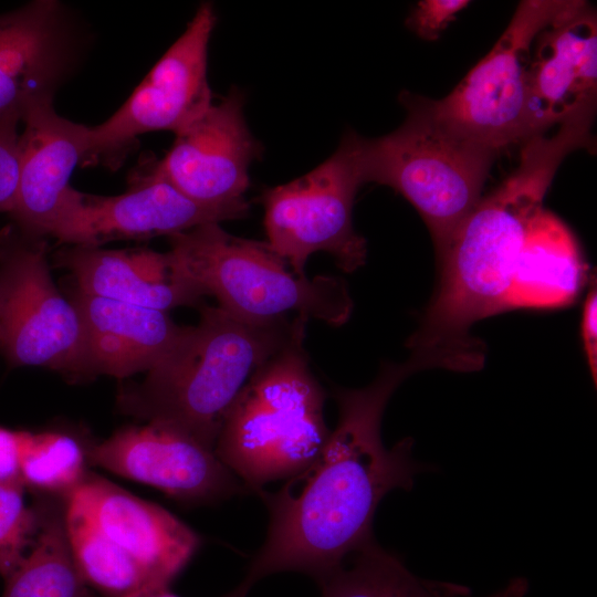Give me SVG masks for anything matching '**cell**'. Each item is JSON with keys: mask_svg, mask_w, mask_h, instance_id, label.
Wrapping results in <instances>:
<instances>
[{"mask_svg": "<svg viewBox=\"0 0 597 597\" xmlns=\"http://www.w3.org/2000/svg\"><path fill=\"white\" fill-rule=\"evenodd\" d=\"M410 352L406 362H383L363 388L333 387L338 422L322 452L277 491L256 493L269 511L266 538L229 597H247L260 579L282 572L305 574L320 585L347 556L375 542L373 522L380 501L395 489L410 490L426 470L411 457V438L384 446L385 408L409 376L453 365L442 349Z\"/></svg>", "mask_w": 597, "mask_h": 597, "instance_id": "cell-1", "label": "cell"}, {"mask_svg": "<svg viewBox=\"0 0 597 597\" xmlns=\"http://www.w3.org/2000/svg\"><path fill=\"white\" fill-rule=\"evenodd\" d=\"M595 113L580 108L549 136L522 143L517 167L475 207L452 233L439 256L440 281L410 350L463 347L476 321L505 311L504 303L528 226L543 208L552 180L568 154L595 148Z\"/></svg>", "mask_w": 597, "mask_h": 597, "instance_id": "cell-2", "label": "cell"}, {"mask_svg": "<svg viewBox=\"0 0 597 597\" xmlns=\"http://www.w3.org/2000/svg\"><path fill=\"white\" fill-rule=\"evenodd\" d=\"M146 378L123 388L119 409L172 426L213 448L232 402L253 373L290 338L293 318L242 321L219 306L201 307Z\"/></svg>", "mask_w": 597, "mask_h": 597, "instance_id": "cell-3", "label": "cell"}, {"mask_svg": "<svg viewBox=\"0 0 597 597\" xmlns=\"http://www.w3.org/2000/svg\"><path fill=\"white\" fill-rule=\"evenodd\" d=\"M307 321L294 316L289 341L243 386L214 443L217 457L252 494L305 469L331 434L325 392L304 348Z\"/></svg>", "mask_w": 597, "mask_h": 597, "instance_id": "cell-4", "label": "cell"}, {"mask_svg": "<svg viewBox=\"0 0 597 597\" xmlns=\"http://www.w3.org/2000/svg\"><path fill=\"white\" fill-rule=\"evenodd\" d=\"M404 123L373 139L357 138L363 184L388 186L419 212L438 258L452 233L481 199L500 153L444 119L434 100L401 92Z\"/></svg>", "mask_w": 597, "mask_h": 597, "instance_id": "cell-5", "label": "cell"}, {"mask_svg": "<svg viewBox=\"0 0 597 597\" xmlns=\"http://www.w3.org/2000/svg\"><path fill=\"white\" fill-rule=\"evenodd\" d=\"M168 238L185 275L242 321L269 323L294 313L338 326L352 314L353 300L342 277L297 276L268 242L232 235L219 223Z\"/></svg>", "mask_w": 597, "mask_h": 597, "instance_id": "cell-6", "label": "cell"}, {"mask_svg": "<svg viewBox=\"0 0 597 597\" xmlns=\"http://www.w3.org/2000/svg\"><path fill=\"white\" fill-rule=\"evenodd\" d=\"M358 135L348 130L335 153L310 172L261 195L268 243L301 277L307 259L328 253L350 273L366 262V240L353 226V206L363 185Z\"/></svg>", "mask_w": 597, "mask_h": 597, "instance_id": "cell-7", "label": "cell"}, {"mask_svg": "<svg viewBox=\"0 0 597 597\" xmlns=\"http://www.w3.org/2000/svg\"><path fill=\"white\" fill-rule=\"evenodd\" d=\"M575 0H524L491 51L442 100L438 113L498 150L531 138L528 72L536 35Z\"/></svg>", "mask_w": 597, "mask_h": 597, "instance_id": "cell-8", "label": "cell"}, {"mask_svg": "<svg viewBox=\"0 0 597 597\" xmlns=\"http://www.w3.org/2000/svg\"><path fill=\"white\" fill-rule=\"evenodd\" d=\"M0 350L15 366L91 376L81 314L56 289L41 243L15 247L0 266Z\"/></svg>", "mask_w": 597, "mask_h": 597, "instance_id": "cell-9", "label": "cell"}, {"mask_svg": "<svg viewBox=\"0 0 597 597\" xmlns=\"http://www.w3.org/2000/svg\"><path fill=\"white\" fill-rule=\"evenodd\" d=\"M216 21L213 7L202 3L127 101L108 119L88 127L85 158L118 151L145 133L177 134L212 105L207 56Z\"/></svg>", "mask_w": 597, "mask_h": 597, "instance_id": "cell-10", "label": "cell"}, {"mask_svg": "<svg viewBox=\"0 0 597 597\" xmlns=\"http://www.w3.org/2000/svg\"><path fill=\"white\" fill-rule=\"evenodd\" d=\"M249 210L247 200L227 207L196 202L150 166L122 195L92 196L72 188L51 235L71 245L100 247L113 240L171 237L245 218Z\"/></svg>", "mask_w": 597, "mask_h": 597, "instance_id": "cell-11", "label": "cell"}, {"mask_svg": "<svg viewBox=\"0 0 597 597\" xmlns=\"http://www.w3.org/2000/svg\"><path fill=\"white\" fill-rule=\"evenodd\" d=\"M90 464L156 488L188 505L249 494L210 448L166 423L128 426L86 448Z\"/></svg>", "mask_w": 597, "mask_h": 597, "instance_id": "cell-12", "label": "cell"}, {"mask_svg": "<svg viewBox=\"0 0 597 597\" xmlns=\"http://www.w3.org/2000/svg\"><path fill=\"white\" fill-rule=\"evenodd\" d=\"M244 95L232 87L220 103L176 134L166 156L151 165L196 202L227 207L245 201L250 165L262 155L243 114Z\"/></svg>", "mask_w": 597, "mask_h": 597, "instance_id": "cell-13", "label": "cell"}, {"mask_svg": "<svg viewBox=\"0 0 597 597\" xmlns=\"http://www.w3.org/2000/svg\"><path fill=\"white\" fill-rule=\"evenodd\" d=\"M65 500L129 553L156 587H169L201 543L169 511L90 471Z\"/></svg>", "mask_w": 597, "mask_h": 597, "instance_id": "cell-14", "label": "cell"}, {"mask_svg": "<svg viewBox=\"0 0 597 597\" xmlns=\"http://www.w3.org/2000/svg\"><path fill=\"white\" fill-rule=\"evenodd\" d=\"M532 49L527 100L531 137L544 134L578 108L596 104L595 10L575 0L536 35Z\"/></svg>", "mask_w": 597, "mask_h": 597, "instance_id": "cell-15", "label": "cell"}, {"mask_svg": "<svg viewBox=\"0 0 597 597\" xmlns=\"http://www.w3.org/2000/svg\"><path fill=\"white\" fill-rule=\"evenodd\" d=\"M72 38L61 3L32 1L0 14V119L53 100L72 61Z\"/></svg>", "mask_w": 597, "mask_h": 597, "instance_id": "cell-16", "label": "cell"}, {"mask_svg": "<svg viewBox=\"0 0 597 597\" xmlns=\"http://www.w3.org/2000/svg\"><path fill=\"white\" fill-rule=\"evenodd\" d=\"M52 101L34 104L21 118L20 182L11 216L32 238L51 235L72 189V172L86 155L88 127L56 114Z\"/></svg>", "mask_w": 597, "mask_h": 597, "instance_id": "cell-17", "label": "cell"}, {"mask_svg": "<svg viewBox=\"0 0 597 597\" xmlns=\"http://www.w3.org/2000/svg\"><path fill=\"white\" fill-rule=\"evenodd\" d=\"M56 262L87 295L163 312L197 305L205 296L169 251L71 245L59 252Z\"/></svg>", "mask_w": 597, "mask_h": 597, "instance_id": "cell-18", "label": "cell"}, {"mask_svg": "<svg viewBox=\"0 0 597 597\" xmlns=\"http://www.w3.org/2000/svg\"><path fill=\"white\" fill-rule=\"evenodd\" d=\"M85 329L91 376L126 378L148 371L170 349L184 326L154 308L77 292L72 298Z\"/></svg>", "mask_w": 597, "mask_h": 597, "instance_id": "cell-19", "label": "cell"}, {"mask_svg": "<svg viewBox=\"0 0 597 597\" xmlns=\"http://www.w3.org/2000/svg\"><path fill=\"white\" fill-rule=\"evenodd\" d=\"M585 263L568 227L542 208L531 221L505 298L510 308H557L572 304Z\"/></svg>", "mask_w": 597, "mask_h": 597, "instance_id": "cell-20", "label": "cell"}, {"mask_svg": "<svg viewBox=\"0 0 597 597\" xmlns=\"http://www.w3.org/2000/svg\"><path fill=\"white\" fill-rule=\"evenodd\" d=\"M320 586L321 597H473L463 585L416 576L376 541L353 554L349 566H341ZM527 589V580L516 577L488 597H524Z\"/></svg>", "mask_w": 597, "mask_h": 597, "instance_id": "cell-21", "label": "cell"}, {"mask_svg": "<svg viewBox=\"0 0 597 597\" xmlns=\"http://www.w3.org/2000/svg\"><path fill=\"white\" fill-rule=\"evenodd\" d=\"M40 526L34 544L6 579L2 597H95L73 557L63 506L38 509Z\"/></svg>", "mask_w": 597, "mask_h": 597, "instance_id": "cell-22", "label": "cell"}, {"mask_svg": "<svg viewBox=\"0 0 597 597\" xmlns=\"http://www.w3.org/2000/svg\"><path fill=\"white\" fill-rule=\"evenodd\" d=\"M70 547L87 586L105 597H126L156 587L143 566L105 535L77 506L65 500Z\"/></svg>", "mask_w": 597, "mask_h": 597, "instance_id": "cell-23", "label": "cell"}, {"mask_svg": "<svg viewBox=\"0 0 597 597\" xmlns=\"http://www.w3.org/2000/svg\"><path fill=\"white\" fill-rule=\"evenodd\" d=\"M87 453L74 437L57 432H22L20 479L24 488L66 499L84 480Z\"/></svg>", "mask_w": 597, "mask_h": 597, "instance_id": "cell-24", "label": "cell"}, {"mask_svg": "<svg viewBox=\"0 0 597 597\" xmlns=\"http://www.w3.org/2000/svg\"><path fill=\"white\" fill-rule=\"evenodd\" d=\"M21 482H0V576L7 579L34 544L40 526L38 509L30 507Z\"/></svg>", "mask_w": 597, "mask_h": 597, "instance_id": "cell-25", "label": "cell"}, {"mask_svg": "<svg viewBox=\"0 0 597 597\" xmlns=\"http://www.w3.org/2000/svg\"><path fill=\"white\" fill-rule=\"evenodd\" d=\"M21 117L9 115L0 119V212L14 209L20 182V133Z\"/></svg>", "mask_w": 597, "mask_h": 597, "instance_id": "cell-26", "label": "cell"}, {"mask_svg": "<svg viewBox=\"0 0 597 597\" xmlns=\"http://www.w3.org/2000/svg\"><path fill=\"white\" fill-rule=\"evenodd\" d=\"M469 3L468 0H421L407 18L406 25L419 38L436 41Z\"/></svg>", "mask_w": 597, "mask_h": 597, "instance_id": "cell-27", "label": "cell"}, {"mask_svg": "<svg viewBox=\"0 0 597 597\" xmlns=\"http://www.w3.org/2000/svg\"><path fill=\"white\" fill-rule=\"evenodd\" d=\"M22 432L23 430L0 427V482H21Z\"/></svg>", "mask_w": 597, "mask_h": 597, "instance_id": "cell-28", "label": "cell"}, {"mask_svg": "<svg viewBox=\"0 0 597 597\" xmlns=\"http://www.w3.org/2000/svg\"><path fill=\"white\" fill-rule=\"evenodd\" d=\"M582 336L590 375L597 384V294L593 286L587 294L582 314Z\"/></svg>", "mask_w": 597, "mask_h": 597, "instance_id": "cell-29", "label": "cell"}, {"mask_svg": "<svg viewBox=\"0 0 597 597\" xmlns=\"http://www.w3.org/2000/svg\"><path fill=\"white\" fill-rule=\"evenodd\" d=\"M126 597H178L169 590V587H154L138 590Z\"/></svg>", "mask_w": 597, "mask_h": 597, "instance_id": "cell-30", "label": "cell"}]
</instances>
